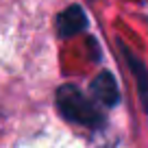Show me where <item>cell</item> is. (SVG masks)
<instances>
[{"instance_id": "1", "label": "cell", "mask_w": 148, "mask_h": 148, "mask_svg": "<svg viewBox=\"0 0 148 148\" xmlns=\"http://www.w3.org/2000/svg\"><path fill=\"white\" fill-rule=\"evenodd\" d=\"M57 109L65 120L76 122V124L92 126V129L105 124L102 111L72 83H65L57 89Z\"/></svg>"}, {"instance_id": "2", "label": "cell", "mask_w": 148, "mask_h": 148, "mask_svg": "<svg viewBox=\"0 0 148 148\" xmlns=\"http://www.w3.org/2000/svg\"><path fill=\"white\" fill-rule=\"evenodd\" d=\"M57 28H59L61 37H72V35H76V33L87 28V15H85V11L79 5H72V7H68L65 11L59 13Z\"/></svg>"}, {"instance_id": "3", "label": "cell", "mask_w": 148, "mask_h": 148, "mask_svg": "<svg viewBox=\"0 0 148 148\" xmlns=\"http://www.w3.org/2000/svg\"><path fill=\"white\" fill-rule=\"evenodd\" d=\"M92 94H94V98H96L98 102H102V105H107V107H116L118 102H120V89H118L116 79H113L109 72H100L96 79H94Z\"/></svg>"}, {"instance_id": "4", "label": "cell", "mask_w": 148, "mask_h": 148, "mask_svg": "<svg viewBox=\"0 0 148 148\" xmlns=\"http://www.w3.org/2000/svg\"><path fill=\"white\" fill-rule=\"evenodd\" d=\"M122 52H124V59L129 63L131 72L135 76V83H137V94H139V100H142V109L148 113V68L137 55L129 50L126 46H122Z\"/></svg>"}]
</instances>
